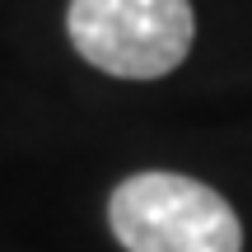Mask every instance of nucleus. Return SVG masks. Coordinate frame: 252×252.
<instances>
[{
    "mask_svg": "<svg viewBox=\"0 0 252 252\" xmlns=\"http://www.w3.org/2000/svg\"><path fill=\"white\" fill-rule=\"evenodd\" d=\"M108 224L126 252H243V220L187 173H131L108 196Z\"/></svg>",
    "mask_w": 252,
    "mask_h": 252,
    "instance_id": "1",
    "label": "nucleus"
},
{
    "mask_svg": "<svg viewBox=\"0 0 252 252\" xmlns=\"http://www.w3.org/2000/svg\"><path fill=\"white\" fill-rule=\"evenodd\" d=\"M70 47L103 75L163 80L191 52V0H70Z\"/></svg>",
    "mask_w": 252,
    "mask_h": 252,
    "instance_id": "2",
    "label": "nucleus"
}]
</instances>
